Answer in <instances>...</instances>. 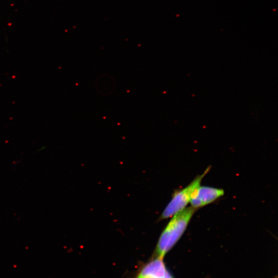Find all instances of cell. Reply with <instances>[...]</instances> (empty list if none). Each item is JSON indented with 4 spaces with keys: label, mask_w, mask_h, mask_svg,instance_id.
Wrapping results in <instances>:
<instances>
[{
    "label": "cell",
    "mask_w": 278,
    "mask_h": 278,
    "mask_svg": "<svg viewBox=\"0 0 278 278\" xmlns=\"http://www.w3.org/2000/svg\"><path fill=\"white\" fill-rule=\"evenodd\" d=\"M196 210L186 207L171 217L159 237L153 257L163 259L183 235Z\"/></svg>",
    "instance_id": "1"
},
{
    "label": "cell",
    "mask_w": 278,
    "mask_h": 278,
    "mask_svg": "<svg viewBox=\"0 0 278 278\" xmlns=\"http://www.w3.org/2000/svg\"><path fill=\"white\" fill-rule=\"evenodd\" d=\"M210 169V168L208 167L204 172L197 176L187 186L175 192L158 220H162L170 218L185 208L189 203L194 192L200 185L201 181L208 173Z\"/></svg>",
    "instance_id": "2"
},
{
    "label": "cell",
    "mask_w": 278,
    "mask_h": 278,
    "mask_svg": "<svg viewBox=\"0 0 278 278\" xmlns=\"http://www.w3.org/2000/svg\"><path fill=\"white\" fill-rule=\"evenodd\" d=\"M136 278H173L163 262L157 257L147 263L138 272Z\"/></svg>",
    "instance_id": "4"
},
{
    "label": "cell",
    "mask_w": 278,
    "mask_h": 278,
    "mask_svg": "<svg viewBox=\"0 0 278 278\" xmlns=\"http://www.w3.org/2000/svg\"><path fill=\"white\" fill-rule=\"evenodd\" d=\"M224 194L223 189L206 186H199L194 192L190 204L197 210L210 204Z\"/></svg>",
    "instance_id": "3"
}]
</instances>
